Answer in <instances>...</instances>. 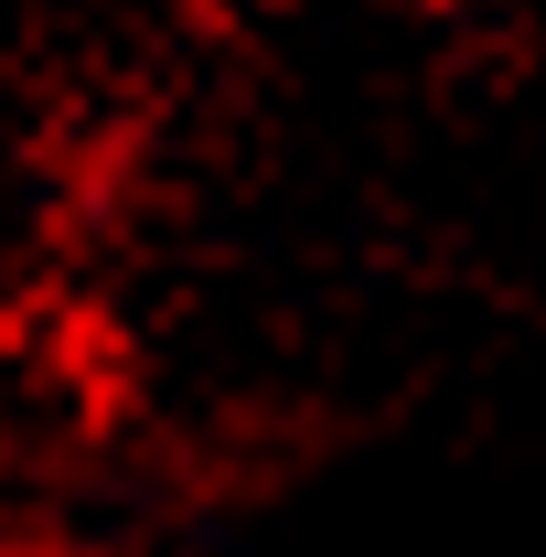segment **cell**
<instances>
[{
  "mask_svg": "<svg viewBox=\"0 0 546 557\" xmlns=\"http://www.w3.org/2000/svg\"><path fill=\"white\" fill-rule=\"evenodd\" d=\"M0 557H22V547H11V536H0Z\"/></svg>",
  "mask_w": 546,
  "mask_h": 557,
  "instance_id": "cell-1",
  "label": "cell"
}]
</instances>
